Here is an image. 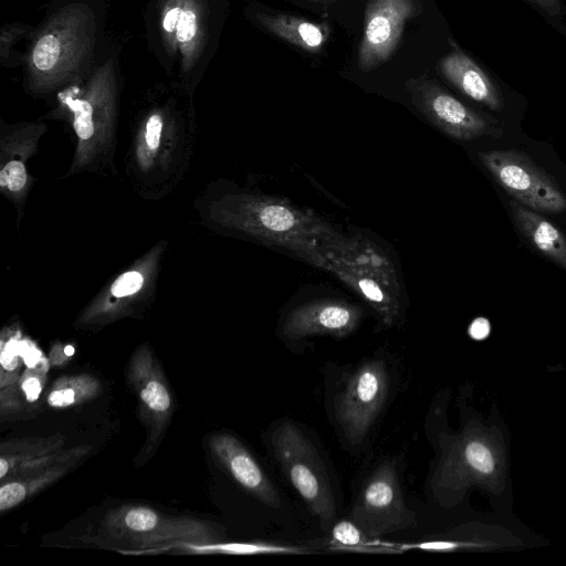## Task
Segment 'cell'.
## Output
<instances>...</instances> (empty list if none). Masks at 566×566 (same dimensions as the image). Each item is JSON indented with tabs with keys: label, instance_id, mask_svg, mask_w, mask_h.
Masks as SVG:
<instances>
[{
	"label": "cell",
	"instance_id": "obj_1",
	"mask_svg": "<svg viewBox=\"0 0 566 566\" xmlns=\"http://www.w3.org/2000/svg\"><path fill=\"white\" fill-rule=\"evenodd\" d=\"M96 29L95 14L84 2H71L54 11L28 52V88L49 93L76 81L92 61Z\"/></svg>",
	"mask_w": 566,
	"mask_h": 566
},
{
	"label": "cell",
	"instance_id": "obj_2",
	"mask_svg": "<svg viewBox=\"0 0 566 566\" xmlns=\"http://www.w3.org/2000/svg\"><path fill=\"white\" fill-rule=\"evenodd\" d=\"M223 224L255 239L293 252L305 262L325 270L318 244L338 231L323 218L270 196L235 195L220 208Z\"/></svg>",
	"mask_w": 566,
	"mask_h": 566
},
{
	"label": "cell",
	"instance_id": "obj_3",
	"mask_svg": "<svg viewBox=\"0 0 566 566\" xmlns=\"http://www.w3.org/2000/svg\"><path fill=\"white\" fill-rule=\"evenodd\" d=\"M223 536L224 531L209 521L174 516L143 504H125L107 511L87 541L99 547L145 551L171 545H216Z\"/></svg>",
	"mask_w": 566,
	"mask_h": 566
},
{
	"label": "cell",
	"instance_id": "obj_4",
	"mask_svg": "<svg viewBox=\"0 0 566 566\" xmlns=\"http://www.w3.org/2000/svg\"><path fill=\"white\" fill-rule=\"evenodd\" d=\"M505 471L504 453L494 433L468 423L455 436L441 442V455L430 481L436 501L455 505L473 485L496 491Z\"/></svg>",
	"mask_w": 566,
	"mask_h": 566
},
{
	"label": "cell",
	"instance_id": "obj_5",
	"mask_svg": "<svg viewBox=\"0 0 566 566\" xmlns=\"http://www.w3.org/2000/svg\"><path fill=\"white\" fill-rule=\"evenodd\" d=\"M274 455L322 528L329 531L336 520V503L329 476L317 450L292 421L277 424L271 434Z\"/></svg>",
	"mask_w": 566,
	"mask_h": 566
},
{
	"label": "cell",
	"instance_id": "obj_6",
	"mask_svg": "<svg viewBox=\"0 0 566 566\" xmlns=\"http://www.w3.org/2000/svg\"><path fill=\"white\" fill-rule=\"evenodd\" d=\"M349 520L375 538L417 525V515L405 501L391 460L382 461L366 479L353 504Z\"/></svg>",
	"mask_w": 566,
	"mask_h": 566
},
{
	"label": "cell",
	"instance_id": "obj_7",
	"mask_svg": "<svg viewBox=\"0 0 566 566\" xmlns=\"http://www.w3.org/2000/svg\"><path fill=\"white\" fill-rule=\"evenodd\" d=\"M127 382L137 398L138 416L147 433L145 447L137 457L145 461L161 442L176 408L160 361L148 344H140L132 354Z\"/></svg>",
	"mask_w": 566,
	"mask_h": 566
},
{
	"label": "cell",
	"instance_id": "obj_8",
	"mask_svg": "<svg viewBox=\"0 0 566 566\" xmlns=\"http://www.w3.org/2000/svg\"><path fill=\"white\" fill-rule=\"evenodd\" d=\"M389 385L387 364L378 358L364 361L347 378L335 398V416L348 442L365 440L385 406Z\"/></svg>",
	"mask_w": 566,
	"mask_h": 566
},
{
	"label": "cell",
	"instance_id": "obj_9",
	"mask_svg": "<svg viewBox=\"0 0 566 566\" xmlns=\"http://www.w3.org/2000/svg\"><path fill=\"white\" fill-rule=\"evenodd\" d=\"M478 157L515 201L545 213L566 210V197L560 188L526 154L512 149L489 150L479 153Z\"/></svg>",
	"mask_w": 566,
	"mask_h": 566
},
{
	"label": "cell",
	"instance_id": "obj_10",
	"mask_svg": "<svg viewBox=\"0 0 566 566\" xmlns=\"http://www.w3.org/2000/svg\"><path fill=\"white\" fill-rule=\"evenodd\" d=\"M406 88L413 106L428 122L454 139L503 135L496 120L468 107L426 74L409 78Z\"/></svg>",
	"mask_w": 566,
	"mask_h": 566
},
{
	"label": "cell",
	"instance_id": "obj_11",
	"mask_svg": "<svg viewBox=\"0 0 566 566\" xmlns=\"http://www.w3.org/2000/svg\"><path fill=\"white\" fill-rule=\"evenodd\" d=\"M117 77L115 59L94 67L82 90L69 88L61 102L72 112L73 127L81 146L95 142L112 128L115 119Z\"/></svg>",
	"mask_w": 566,
	"mask_h": 566
},
{
	"label": "cell",
	"instance_id": "obj_12",
	"mask_svg": "<svg viewBox=\"0 0 566 566\" xmlns=\"http://www.w3.org/2000/svg\"><path fill=\"white\" fill-rule=\"evenodd\" d=\"M421 12L419 0H369L357 54L359 69L370 72L387 62L401 40L406 22Z\"/></svg>",
	"mask_w": 566,
	"mask_h": 566
},
{
	"label": "cell",
	"instance_id": "obj_13",
	"mask_svg": "<svg viewBox=\"0 0 566 566\" xmlns=\"http://www.w3.org/2000/svg\"><path fill=\"white\" fill-rule=\"evenodd\" d=\"M159 21L166 51L179 59L184 74L190 73L207 45L206 0H163Z\"/></svg>",
	"mask_w": 566,
	"mask_h": 566
},
{
	"label": "cell",
	"instance_id": "obj_14",
	"mask_svg": "<svg viewBox=\"0 0 566 566\" xmlns=\"http://www.w3.org/2000/svg\"><path fill=\"white\" fill-rule=\"evenodd\" d=\"M363 310L343 300L321 298L294 307L285 317L281 333L293 340L312 336L342 338L355 332Z\"/></svg>",
	"mask_w": 566,
	"mask_h": 566
},
{
	"label": "cell",
	"instance_id": "obj_15",
	"mask_svg": "<svg viewBox=\"0 0 566 566\" xmlns=\"http://www.w3.org/2000/svg\"><path fill=\"white\" fill-rule=\"evenodd\" d=\"M321 255L329 263L339 264L385 285L401 298V284L392 260L373 241L360 235L346 237L338 232L318 244ZM326 269V268H325Z\"/></svg>",
	"mask_w": 566,
	"mask_h": 566
},
{
	"label": "cell",
	"instance_id": "obj_16",
	"mask_svg": "<svg viewBox=\"0 0 566 566\" xmlns=\"http://www.w3.org/2000/svg\"><path fill=\"white\" fill-rule=\"evenodd\" d=\"M216 462L248 493L266 506L277 509L281 497L262 467L233 434L213 432L208 438Z\"/></svg>",
	"mask_w": 566,
	"mask_h": 566
},
{
	"label": "cell",
	"instance_id": "obj_17",
	"mask_svg": "<svg viewBox=\"0 0 566 566\" xmlns=\"http://www.w3.org/2000/svg\"><path fill=\"white\" fill-rule=\"evenodd\" d=\"M62 433L10 439L0 444V481H7L49 467L65 453Z\"/></svg>",
	"mask_w": 566,
	"mask_h": 566
},
{
	"label": "cell",
	"instance_id": "obj_18",
	"mask_svg": "<svg viewBox=\"0 0 566 566\" xmlns=\"http://www.w3.org/2000/svg\"><path fill=\"white\" fill-rule=\"evenodd\" d=\"M92 451L90 444H78L66 450L55 463L20 475L0 484V513L21 505L43 490L48 489L74 470Z\"/></svg>",
	"mask_w": 566,
	"mask_h": 566
},
{
	"label": "cell",
	"instance_id": "obj_19",
	"mask_svg": "<svg viewBox=\"0 0 566 566\" xmlns=\"http://www.w3.org/2000/svg\"><path fill=\"white\" fill-rule=\"evenodd\" d=\"M449 43L450 52L439 61L441 75L471 99L492 111H501L504 102L499 87L454 41L449 40Z\"/></svg>",
	"mask_w": 566,
	"mask_h": 566
},
{
	"label": "cell",
	"instance_id": "obj_20",
	"mask_svg": "<svg viewBox=\"0 0 566 566\" xmlns=\"http://www.w3.org/2000/svg\"><path fill=\"white\" fill-rule=\"evenodd\" d=\"M513 221L524 238L542 254L566 271V235L536 211L510 201Z\"/></svg>",
	"mask_w": 566,
	"mask_h": 566
},
{
	"label": "cell",
	"instance_id": "obj_21",
	"mask_svg": "<svg viewBox=\"0 0 566 566\" xmlns=\"http://www.w3.org/2000/svg\"><path fill=\"white\" fill-rule=\"evenodd\" d=\"M325 270L360 296L377 313L384 325L392 326L398 322L402 313L401 298L380 282L339 264L329 263Z\"/></svg>",
	"mask_w": 566,
	"mask_h": 566
},
{
	"label": "cell",
	"instance_id": "obj_22",
	"mask_svg": "<svg viewBox=\"0 0 566 566\" xmlns=\"http://www.w3.org/2000/svg\"><path fill=\"white\" fill-rule=\"evenodd\" d=\"M254 18L272 34L308 53L318 52L327 39V32L322 24L304 18L261 11L255 12Z\"/></svg>",
	"mask_w": 566,
	"mask_h": 566
},
{
	"label": "cell",
	"instance_id": "obj_23",
	"mask_svg": "<svg viewBox=\"0 0 566 566\" xmlns=\"http://www.w3.org/2000/svg\"><path fill=\"white\" fill-rule=\"evenodd\" d=\"M103 387L95 376L81 373L55 379L46 395V403L53 409L82 406L102 394Z\"/></svg>",
	"mask_w": 566,
	"mask_h": 566
},
{
	"label": "cell",
	"instance_id": "obj_24",
	"mask_svg": "<svg viewBox=\"0 0 566 566\" xmlns=\"http://www.w3.org/2000/svg\"><path fill=\"white\" fill-rule=\"evenodd\" d=\"M328 547L332 551L356 553H389L397 552L395 546H388L379 538L368 536L352 520L335 522L329 530Z\"/></svg>",
	"mask_w": 566,
	"mask_h": 566
},
{
	"label": "cell",
	"instance_id": "obj_25",
	"mask_svg": "<svg viewBox=\"0 0 566 566\" xmlns=\"http://www.w3.org/2000/svg\"><path fill=\"white\" fill-rule=\"evenodd\" d=\"M168 114L156 108L151 111L143 120L138 133L137 158L142 164L149 166L153 159L159 154L161 142L169 129ZM140 164V165H142Z\"/></svg>",
	"mask_w": 566,
	"mask_h": 566
},
{
	"label": "cell",
	"instance_id": "obj_26",
	"mask_svg": "<svg viewBox=\"0 0 566 566\" xmlns=\"http://www.w3.org/2000/svg\"><path fill=\"white\" fill-rule=\"evenodd\" d=\"M23 343L15 337H2L0 349V389L19 386L22 374Z\"/></svg>",
	"mask_w": 566,
	"mask_h": 566
},
{
	"label": "cell",
	"instance_id": "obj_27",
	"mask_svg": "<svg viewBox=\"0 0 566 566\" xmlns=\"http://www.w3.org/2000/svg\"><path fill=\"white\" fill-rule=\"evenodd\" d=\"M51 367L49 358L44 357L33 367L27 366L19 380V389L22 395L27 410L34 409L40 400L48 380V373Z\"/></svg>",
	"mask_w": 566,
	"mask_h": 566
},
{
	"label": "cell",
	"instance_id": "obj_28",
	"mask_svg": "<svg viewBox=\"0 0 566 566\" xmlns=\"http://www.w3.org/2000/svg\"><path fill=\"white\" fill-rule=\"evenodd\" d=\"M28 176L24 164L20 160H10L0 170V187L11 193L22 191L27 185Z\"/></svg>",
	"mask_w": 566,
	"mask_h": 566
},
{
	"label": "cell",
	"instance_id": "obj_29",
	"mask_svg": "<svg viewBox=\"0 0 566 566\" xmlns=\"http://www.w3.org/2000/svg\"><path fill=\"white\" fill-rule=\"evenodd\" d=\"M144 284V276L137 271H128L122 274L112 285L111 293L116 298L136 294Z\"/></svg>",
	"mask_w": 566,
	"mask_h": 566
},
{
	"label": "cell",
	"instance_id": "obj_30",
	"mask_svg": "<svg viewBox=\"0 0 566 566\" xmlns=\"http://www.w3.org/2000/svg\"><path fill=\"white\" fill-rule=\"evenodd\" d=\"M28 31V27L21 23H10L3 25L0 34V59L1 64L6 65L10 60L11 46Z\"/></svg>",
	"mask_w": 566,
	"mask_h": 566
},
{
	"label": "cell",
	"instance_id": "obj_31",
	"mask_svg": "<svg viewBox=\"0 0 566 566\" xmlns=\"http://www.w3.org/2000/svg\"><path fill=\"white\" fill-rule=\"evenodd\" d=\"M74 355V348L70 345L55 344L51 347L49 360L51 366L62 367L69 364Z\"/></svg>",
	"mask_w": 566,
	"mask_h": 566
},
{
	"label": "cell",
	"instance_id": "obj_32",
	"mask_svg": "<svg viewBox=\"0 0 566 566\" xmlns=\"http://www.w3.org/2000/svg\"><path fill=\"white\" fill-rule=\"evenodd\" d=\"M468 332L471 338L475 340H483L490 335V322L484 317H478L471 323Z\"/></svg>",
	"mask_w": 566,
	"mask_h": 566
},
{
	"label": "cell",
	"instance_id": "obj_33",
	"mask_svg": "<svg viewBox=\"0 0 566 566\" xmlns=\"http://www.w3.org/2000/svg\"><path fill=\"white\" fill-rule=\"evenodd\" d=\"M535 7L539 8L549 15H557L562 11L560 0H526Z\"/></svg>",
	"mask_w": 566,
	"mask_h": 566
},
{
	"label": "cell",
	"instance_id": "obj_34",
	"mask_svg": "<svg viewBox=\"0 0 566 566\" xmlns=\"http://www.w3.org/2000/svg\"><path fill=\"white\" fill-rule=\"evenodd\" d=\"M327 1H335V0H327Z\"/></svg>",
	"mask_w": 566,
	"mask_h": 566
}]
</instances>
